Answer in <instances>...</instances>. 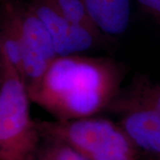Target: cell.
I'll return each mask as SVG.
<instances>
[{
    "label": "cell",
    "instance_id": "12",
    "mask_svg": "<svg viewBox=\"0 0 160 160\" xmlns=\"http://www.w3.org/2000/svg\"><path fill=\"white\" fill-rule=\"evenodd\" d=\"M1 46V45H0ZM0 83H1V68H0Z\"/></svg>",
    "mask_w": 160,
    "mask_h": 160
},
{
    "label": "cell",
    "instance_id": "8",
    "mask_svg": "<svg viewBox=\"0 0 160 160\" xmlns=\"http://www.w3.org/2000/svg\"><path fill=\"white\" fill-rule=\"evenodd\" d=\"M98 30L107 38L126 32L131 19L130 0H81Z\"/></svg>",
    "mask_w": 160,
    "mask_h": 160
},
{
    "label": "cell",
    "instance_id": "2",
    "mask_svg": "<svg viewBox=\"0 0 160 160\" xmlns=\"http://www.w3.org/2000/svg\"><path fill=\"white\" fill-rule=\"evenodd\" d=\"M0 160H35L42 142L22 78L0 50Z\"/></svg>",
    "mask_w": 160,
    "mask_h": 160
},
{
    "label": "cell",
    "instance_id": "7",
    "mask_svg": "<svg viewBox=\"0 0 160 160\" xmlns=\"http://www.w3.org/2000/svg\"><path fill=\"white\" fill-rule=\"evenodd\" d=\"M142 109L160 112V82L139 74L135 75L130 83L121 86L105 111L122 115Z\"/></svg>",
    "mask_w": 160,
    "mask_h": 160
},
{
    "label": "cell",
    "instance_id": "6",
    "mask_svg": "<svg viewBox=\"0 0 160 160\" xmlns=\"http://www.w3.org/2000/svg\"><path fill=\"white\" fill-rule=\"evenodd\" d=\"M120 116L119 125L143 157L160 160V112L142 109Z\"/></svg>",
    "mask_w": 160,
    "mask_h": 160
},
{
    "label": "cell",
    "instance_id": "11",
    "mask_svg": "<svg viewBox=\"0 0 160 160\" xmlns=\"http://www.w3.org/2000/svg\"><path fill=\"white\" fill-rule=\"evenodd\" d=\"M143 11L160 23V0H137Z\"/></svg>",
    "mask_w": 160,
    "mask_h": 160
},
{
    "label": "cell",
    "instance_id": "5",
    "mask_svg": "<svg viewBox=\"0 0 160 160\" xmlns=\"http://www.w3.org/2000/svg\"><path fill=\"white\" fill-rule=\"evenodd\" d=\"M29 3L48 30L58 56L88 51L107 38L99 31L69 22L48 0H29Z\"/></svg>",
    "mask_w": 160,
    "mask_h": 160
},
{
    "label": "cell",
    "instance_id": "10",
    "mask_svg": "<svg viewBox=\"0 0 160 160\" xmlns=\"http://www.w3.org/2000/svg\"><path fill=\"white\" fill-rule=\"evenodd\" d=\"M35 160H90L66 143L42 138Z\"/></svg>",
    "mask_w": 160,
    "mask_h": 160
},
{
    "label": "cell",
    "instance_id": "9",
    "mask_svg": "<svg viewBox=\"0 0 160 160\" xmlns=\"http://www.w3.org/2000/svg\"><path fill=\"white\" fill-rule=\"evenodd\" d=\"M56 11L69 22L99 31L89 17L81 0H48ZM100 32V31H99Z\"/></svg>",
    "mask_w": 160,
    "mask_h": 160
},
{
    "label": "cell",
    "instance_id": "4",
    "mask_svg": "<svg viewBox=\"0 0 160 160\" xmlns=\"http://www.w3.org/2000/svg\"><path fill=\"white\" fill-rule=\"evenodd\" d=\"M3 1L9 7L18 27L22 55V79L30 95L58 55L48 30L29 2Z\"/></svg>",
    "mask_w": 160,
    "mask_h": 160
},
{
    "label": "cell",
    "instance_id": "3",
    "mask_svg": "<svg viewBox=\"0 0 160 160\" xmlns=\"http://www.w3.org/2000/svg\"><path fill=\"white\" fill-rule=\"evenodd\" d=\"M42 138L53 139L90 160H145L119 123L96 116L73 120H37Z\"/></svg>",
    "mask_w": 160,
    "mask_h": 160
},
{
    "label": "cell",
    "instance_id": "1",
    "mask_svg": "<svg viewBox=\"0 0 160 160\" xmlns=\"http://www.w3.org/2000/svg\"><path fill=\"white\" fill-rule=\"evenodd\" d=\"M124 77L122 65L109 58L58 56L29 98L56 120L85 118L106 110Z\"/></svg>",
    "mask_w": 160,
    "mask_h": 160
}]
</instances>
